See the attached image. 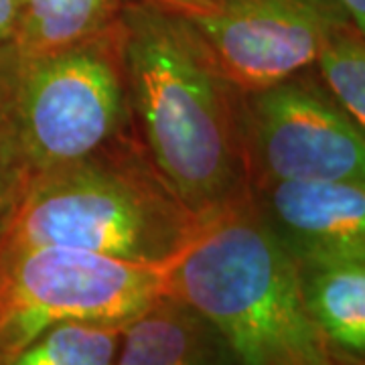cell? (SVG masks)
<instances>
[{
    "label": "cell",
    "instance_id": "obj_1",
    "mask_svg": "<svg viewBox=\"0 0 365 365\" xmlns=\"http://www.w3.org/2000/svg\"><path fill=\"white\" fill-rule=\"evenodd\" d=\"M118 26L130 114L158 175L199 217L234 205L248 193L240 91L181 14L124 4Z\"/></svg>",
    "mask_w": 365,
    "mask_h": 365
},
{
    "label": "cell",
    "instance_id": "obj_2",
    "mask_svg": "<svg viewBox=\"0 0 365 365\" xmlns=\"http://www.w3.org/2000/svg\"><path fill=\"white\" fill-rule=\"evenodd\" d=\"M170 294L217 329L240 365H337L299 268L248 193L205 220L177 258Z\"/></svg>",
    "mask_w": 365,
    "mask_h": 365
},
{
    "label": "cell",
    "instance_id": "obj_3",
    "mask_svg": "<svg viewBox=\"0 0 365 365\" xmlns=\"http://www.w3.org/2000/svg\"><path fill=\"white\" fill-rule=\"evenodd\" d=\"M207 217L182 203L143 157L116 143L29 181L14 201L0 258L73 248L134 262H173Z\"/></svg>",
    "mask_w": 365,
    "mask_h": 365
},
{
    "label": "cell",
    "instance_id": "obj_4",
    "mask_svg": "<svg viewBox=\"0 0 365 365\" xmlns=\"http://www.w3.org/2000/svg\"><path fill=\"white\" fill-rule=\"evenodd\" d=\"M128 118L118 25L61 51L0 49V155L21 189L116 143Z\"/></svg>",
    "mask_w": 365,
    "mask_h": 365
},
{
    "label": "cell",
    "instance_id": "obj_5",
    "mask_svg": "<svg viewBox=\"0 0 365 365\" xmlns=\"http://www.w3.org/2000/svg\"><path fill=\"white\" fill-rule=\"evenodd\" d=\"M175 262H134L73 248L0 258V361L61 323L124 327L170 292Z\"/></svg>",
    "mask_w": 365,
    "mask_h": 365
},
{
    "label": "cell",
    "instance_id": "obj_6",
    "mask_svg": "<svg viewBox=\"0 0 365 365\" xmlns=\"http://www.w3.org/2000/svg\"><path fill=\"white\" fill-rule=\"evenodd\" d=\"M237 120L248 185H365V130L327 90L317 69L240 93Z\"/></svg>",
    "mask_w": 365,
    "mask_h": 365
},
{
    "label": "cell",
    "instance_id": "obj_7",
    "mask_svg": "<svg viewBox=\"0 0 365 365\" xmlns=\"http://www.w3.org/2000/svg\"><path fill=\"white\" fill-rule=\"evenodd\" d=\"M240 93L314 69L347 16L331 0H215L181 14Z\"/></svg>",
    "mask_w": 365,
    "mask_h": 365
},
{
    "label": "cell",
    "instance_id": "obj_8",
    "mask_svg": "<svg viewBox=\"0 0 365 365\" xmlns=\"http://www.w3.org/2000/svg\"><path fill=\"white\" fill-rule=\"evenodd\" d=\"M248 187L262 222L297 264L365 250V185L282 181Z\"/></svg>",
    "mask_w": 365,
    "mask_h": 365
},
{
    "label": "cell",
    "instance_id": "obj_9",
    "mask_svg": "<svg viewBox=\"0 0 365 365\" xmlns=\"http://www.w3.org/2000/svg\"><path fill=\"white\" fill-rule=\"evenodd\" d=\"M297 268L307 309L335 355L365 357V250Z\"/></svg>",
    "mask_w": 365,
    "mask_h": 365
},
{
    "label": "cell",
    "instance_id": "obj_10",
    "mask_svg": "<svg viewBox=\"0 0 365 365\" xmlns=\"http://www.w3.org/2000/svg\"><path fill=\"white\" fill-rule=\"evenodd\" d=\"M124 0H23L11 43L14 51L53 53L114 29Z\"/></svg>",
    "mask_w": 365,
    "mask_h": 365
},
{
    "label": "cell",
    "instance_id": "obj_11",
    "mask_svg": "<svg viewBox=\"0 0 365 365\" xmlns=\"http://www.w3.org/2000/svg\"><path fill=\"white\" fill-rule=\"evenodd\" d=\"M122 333L114 365H203L197 323L170 292L126 323Z\"/></svg>",
    "mask_w": 365,
    "mask_h": 365
},
{
    "label": "cell",
    "instance_id": "obj_12",
    "mask_svg": "<svg viewBox=\"0 0 365 365\" xmlns=\"http://www.w3.org/2000/svg\"><path fill=\"white\" fill-rule=\"evenodd\" d=\"M122 327L61 323L25 345L0 365H114Z\"/></svg>",
    "mask_w": 365,
    "mask_h": 365
},
{
    "label": "cell",
    "instance_id": "obj_13",
    "mask_svg": "<svg viewBox=\"0 0 365 365\" xmlns=\"http://www.w3.org/2000/svg\"><path fill=\"white\" fill-rule=\"evenodd\" d=\"M317 73L345 112L365 130V37L351 25L341 26L327 41Z\"/></svg>",
    "mask_w": 365,
    "mask_h": 365
},
{
    "label": "cell",
    "instance_id": "obj_14",
    "mask_svg": "<svg viewBox=\"0 0 365 365\" xmlns=\"http://www.w3.org/2000/svg\"><path fill=\"white\" fill-rule=\"evenodd\" d=\"M19 193H21V182L0 155V246H2L4 232H6V225H9Z\"/></svg>",
    "mask_w": 365,
    "mask_h": 365
},
{
    "label": "cell",
    "instance_id": "obj_15",
    "mask_svg": "<svg viewBox=\"0 0 365 365\" xmlns=\"http://www.w3.org/2000/svg\"><path fill=\"white\" fill-rule=\"evenodd\" d=\"M23 0H0V49L11 45L21 19Z\"/></svg>",
    "mask_w": 365,
    "mask_h": 365
},
{
    "label": "cell",
    "instance_id": "obj_16",
    "mask_svg": "<svg viewBox=\"0 0 365 365\" xmlns=\"http://www.w3.org/2000/svg\"><path fill=\"white\" fill-rule=\"evenodd\" d=\"M211 2L215 0H124V4H148V6L175 14L195 13L199 9H205Z\"/></svg>",
    "mask_w": 365,
    "mask_h": 365
},
{
    "label": "cell",
    "instance_id": "obj_17",
    "mask_svg": "<svg viewBox=\"0 0 365 365\" xmlns=\"http://www.w3.org/2000/svg\"><path fill=\"white\" fill-rule=\"evenodd\" d=\"M347 16L349 25L365 37V0H331Z\"/></svg>",
    "mask_w": 365,
    "mask_h": 365
},
{
    "label": "cell",
    "instance_id": "obj_18",
    "mask_svg": "<svg viewBox=\"0 0 365 365\" xmlns=\"http://www.w3.org/2000/svg\"><path fill=\"white\" fill-rule=\"evenodd\" d=\"M337 365H365V357H341V355H337Z\"/></svg>",
    "mask_w": 365,
    "mask_h": 365
}]
</instances>
